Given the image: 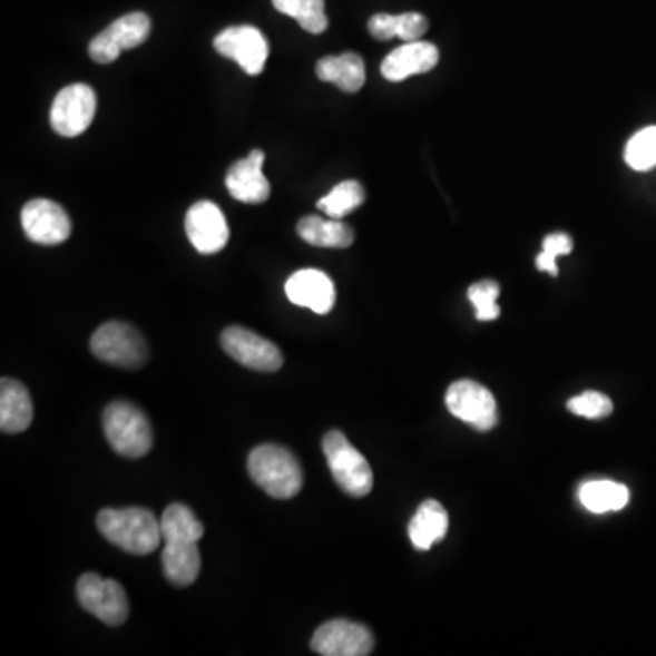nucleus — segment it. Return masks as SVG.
Segmentation results:
<instances>
[{
  "mask_svg": "<svg viewBox=\"0 0 656 656\" xmlns=\"http://www.w3.org/2000/svg\"><path fill=\"white\" fill-rule=\"evenodd\" d=\"M246 467L254 483H257L268 497L291 500L300 495L303 471L297 458L285 447L274 443L256 447L251 452Z\"/></svg>",
  "mask_w": 656,
  "mask_h": 656,
  "instance_id": "nucleus-2",
  "label": "nucleus"
},
{
  "mask_svg": "<svg viewBox=\"0 0 656 656\" xmlns=\"http://www.w3.org/2000/svg\"><path fill=\"white\" fill-rule=\"evenodd\" d=\"M77 600L86 611L108 626L125 624L130 613L125 587L119 581L100 578L96 572H86L79 578Z\"/></svg>",
  "mask_w": 656,
  "mask_h": 656,
  "instance_id": "nucleus-6",
  "label": "nucleus"
},
{
  "mask_svg": "<svg viewBox=\"0 0 656 656\" xmlns=\"http://www.w3.org/2000/svg\"><path fill=\"white\" fill-rule=\"evenodd\" d=\"M581 506L587 511L604 515V512L620 511L629 501V491L626 486L609 480L587 481L580 487Z\"/></svg>",
  "mask_w": 656,
  "mask_h": 656,
  "instance_id": "nucleus-24",
  "label": "nucleus"
},
{
  "mask_svg": "<svg viewBox=\"0 0 656 656\" xmlns=\"http://www.w3.org/2000/svg\"><path fill=\"white\" fill-rule=\"evenodd\" d=\"M102 429L111 449L123 458L137 460L146 457L154 446L150 421L130 401H114L106 407Z\"/></svg>",
  "mask_w": 656,
  "mask_h": 656,
  "instance_id": "nucleus-3",
  "label": "nucleus"
},
{
  "mask_svg": "<svg viewBox=\"0 0 656 656\" xmlns=\"http://www.w3.org/2000/svg\"><path fill=\"white\" fill-rule=\"evenodd\" d=\"M96 111L97 96L90 86H66L51 105L50 125L60 137H77L90 128Z\"/></svg>",
  "mask_w": 656,
  "mask_h": 656,
  "instance_id": "nucleus-7",
  "label": "nucleus"
},
{
  "mask_svg": "<svg viewBox=\"0 0 656 656\" xmlns=\"http://www.w3.org/2000/svg\"><path fill=\"white\" fill-rule=\"evenodd\" d=\"M427 30H429V20L421 13H401V16L378 13L369 20V31L378 40H391L398 37L403 42H414L425 36Z\"/></svg>",
  "mask_w": 656,
  "mask_h": 656,
  "instance_id": "nucleus-23",
  "label": "nucleus"
},
{
  "mask_svg": "<svg viewBox=\"0 0 656 656\" xmlns=\"http://www.w3.org/2000/svg\"><path fill=\"white\" fill-rule=\"evenodd\" d=\"M214 48L219 56L236 60L248 76H260L271 53L268 40L254 26L226 28L214 40Z\"/></svg>",
  "mask_w": 656,
  "mask_h": 656,
  "instance_id": "nucleus-11",
  "label": "nucleus"
},
{
  "mask_svg": "<svg viewBox=\"0 0 656 656\" xmlns=\"http://www.w3.org/2000/svg\"><path fill=\"white\" fill-rule=\"evenodd\" d=\"M283 16L292 17L309 33L320 36L329 28L325 0H272Z\"/></svg>",
  "mask_w": 656,
  "mask_h": 656,
  "instance_id": "nucleus-26",
  "label": "nucleus"
},
{
  "mask_svg": "<svg viewBox=\"0 0 656 656\" xmlns=\"http://www.w3.org/2000/svg\"><path fill=\"white\" fill-rule=\"evenodd\" d=\"M265 154L252 150L246 159L237 160L226 172L225 185L234 199L246 205H260L271 197V183L263 174Z\"/></svg>",
  "mask_w": 656,
  "mask_h": 656,
  "instance_id": "nucleus-16",
  "label": "nucleus"
},
{
  "mask_svg": "<svg viewBox=\"0 0 656 656\" xmlns=\"http://www.w3.org/2000/svg\"><path fill=\"white\" fill-rule=\"evenodd\" d=\"M627 165L633 170L647 172L656 166V126H649L631 137L626 146Z\"/></svg>",
  "mask_w": 656,
  "mask_h": 656,
  "instance_id": "nucleus-28",
  "label": "nucleus"
},
{
  "mask_svg": "<svg viewBox=\"0 0 656 656\" xmlns=\"http://www.w3.org/2000/svg\"><path fill=\"white\" fill-rule=\"evenodd\" d=\"M186 236L199 254L212 256L223 251L231 239V228L219 206L212 200H199L186 212Z\"/></svg>",
  "mask_w": 656,
  "mask_h": 656,
  "instance_id": "nucleus-14",
  "label": "nucleus"
},
{
  "mask_svg": "<svg viewBox=\"0 0 656 656\" xmlns=\"http://www.w3.org/2000/svg\"><path fill=\"white\" fill-rule=\"evenodd\" d=\"M97 527L106 540L137 557L156 551L163 540L160 521L143 507L102 509L97 517Z\"/></svg>",
  "mask_w": 656,
  "mask_h": 656,
  "instance_id": "nucleus-1",
  "label": "nucleus"
},
{
  "mask_svg": "<svg viewBox=\"0 0 656 656\" xmlns=\"http://www.w3.org/2000/svg\"><path fill=\"white\" fill-rule=\"evenodd\" d=\"M90 349L97 360L126 371H136L148 360L145 337L123 321H110L99 326L91 336Z\"/></svg>",
  "mask_w": 656,
  "mask_h": 656,
  "instance_id": "nucleus-5",
  "label": "nucleus"
},
{
  "mask_svg": "<svg viewBox=\"0 0 656 656\" xmlns=\"http://www.w3.org/2000/svg\"><path fill=\"white\" fill-rule=\"evenodd\" d=\"M449 529V517L440 501L427 500L409 523V538L420 551H429L434 544L443 540Z\"/></svg>",
  "mask_w": 656,
  "mask_h": 656,
  "instance_id": "nucleus-20",
  "label": "nucleus"
},
{
  "mask_svg": "<svg viewBox=\"0 0 656 656\" xmlns=\"http://www.w3.org/2000/svg\"><path fill=\"white\" fill-rule=\"evenodd\" d=\"M567 409L577 414V417L598 420V418L609 417L613 412V401L597 391H587L580 396H575L567 403Z\"/></svg>",
  "mask_w": 656,
  "mask_h": 656,
  "instance_id": "nucleus-30",
  "label": "nucleus"
},
{
  "mask_svg": "<svg viewBox=\"0 0 656 656\" xmlns=\"http://www.w3.org/2000/svg\"><path fill=\"white\" fill-rule=\"evenodd\" d=\"M160 561L166 580L176 587L192 586L199 577L200 552L197 541H165Z\"/></svg>",
  "mask_w": 656,
  "mask_h": 656,
  "instance_id": "nucleus-19",
  "label": "nucleus"
},
{
  "mask_svg": "<svg viewBox=\"0 0 656 656\" xmlns=\"http://www.w3.org/2000/svg\"><path fill=\"white\" fill-rule=\"evenodd\" d=\"M285 294L291 303L305 306L316 314H329L336 303V288L325 272L303 268L292 274L285 283Z\"/></svg>",
  "mask_w": 656,
  "mask_h": 656,
  "instance_id": "nucleus-15",
  "label": "nucleus"
},
{
  "mask_svg": "<svg viewBox=\"0 0 656 656\" xmlns=\"http://www.w3.org/2000/svg\"><path fill=\"white\" fill-rule=\"evenodd\" d=\"M446 403L452 417L466 421L478 431H491L498 423L497 400L489 389L477 381L452 383L447 391Z\"/></svg>",
  "mask_w": 656,
  "mask_h": 656,
  "instance_id": "nucleus-8",
  "label": "nucleus"
},
{
  "mask_svg": "<svg viewBox=\"0 0 656 656\" xmlns=\"http://www.w3.org/2000/svg\"><path fill=\"white\" fill-rule=\"evenodd\" d=\"M223 351L252 371L276 372L283 366V354L271 340L245 326H228L221 334Z\"/></svg>",
  "mask_w": 656,
  "mask_h": 656,
  "instance_id": "nucleus-9",
  "label": "nucleus"
},
{
  "mask_svg": "<svg viewBox=\"0 0 656 656\" xmlns=\"http://www.w3.org/2000/svg\"><path fill=\"white\" fill-rule=\"evenodd\" d=\"M500 285L497 281H480L469 288V300L477 309V317L480 321H495L500 317Z\"/></svg>",
  "mask_w": 656,
  "mask_h": 656,
  "instance_id": "nucleus-29",
  "label": "nucleus"
},
{
  "mask_svg": "<svg viewBox=\"0 0 656 656\" xmlns=\"http://www.w3.org/2000/svg\"><path fill=\"white\" fill-rule=\"evenodd\" d=\"M572 239L567 234H551L544 239V251L537 257L538 271L558 276L557 257L571 254Z\"/></svg>",
  "mask_w": 656,
  "mask_h": 656,
  "instance_id": "nucleus-31",
  "label": "nucleus"
},
{
  "mask_svg": "<svg viewBox=\"0 0 656 656\" xmlns=\"http://www.w3.org/2000/svg\"><path fill=\"white\" fill-rule=\"evenodd\" d=\"M438 60H440V51L431 42H423V40L405 42L391 51L381 62V76L391 82H401L409 77L434 70Z\"/></svg>",
  "mask_w": 656,
  "mask_h": 656,
  "instance_id": "nucleus-17",
  "label": "nucleus"
},
{
  "mask_svg": "<svg viewBox=\"0 0 656 656\" xmlns=\"http://www.w3.org/2000/svg\"><path fill=\"white\" fill-rule=\"evenodd\" d=\"M159 521L165 541H199L205 535V527L185 503L166 507Z\"/></svg>",
  "mask_w": 656,
  "mask_h": 656,
  "instance_id": "nucleus-25",
  "label": "nucleus"
},
{
  "mask_svg": "<svg viewBox=\"0 0 656 656\" xmlns=\"http://www.w3.org/2000/svg\"><path fill=\"white\" fill-rule=\"evenodd\" d=\"M316 74L323 82H332L346 94H356L365 85V62L358 53L323 57L316 65Z\"/></svg>",
  "mask_w": 656,
  "mask_h": 656,
  "instance_id": "nucleus-21",
  "label": "nucleus"
},
{
  "mask_svg": "<svg viewBox=\"0 0 656 656\" xmlns=\"http://www.w3.org/2000/svg\"><path fill=\"white\" fill-rule=\"evenodd\" d=\"M301 239L320 248H349L354 243V232L341 219H321L306 216L297 223Z\"/></svg>",
  "mask_w": 656,
  "mask_h": 656,
  "instance_id": "nucleus-22",
  "label": "nucleus"
},
{
  "mask_svg": "<svg viewBox=\"0 0 656 656\" xmlns=\"http://www.w3.org/2000/svg\"><path fill=\"white\" fill-rule=\"evenodd\" d=\"M33 421V401L20 381L2 378L0 381V429L6 434L28 431Z\"/></svg>",
  "mask_w": 656,
  "mask_h": 656,
  "instance_id": "nucleus-18",
  "label": "nucleus"
},
{
  "mask_svg": "<svg viewBox=\"0 0 656 656\" xmlns=\"http://www.w3.org/2000/svg\"><path fill=\"white\" fill-rule=\"evenodd\" d=\"M323 452L341 491L354 498L366 497L372 491L374 477L371 466L343 432H326Z\"/></svg>",
  "mask_w": 656,
  "mask_h": 656,
  "instance_id": "nucleus-4",
  "label": "nucleus"
},
{
  "mask_svg": "<svg viewBox=\"0 0 656 656\" xmlns=\"http://www.w3.org/2000/svg\"><path fill=\"white\" fill-rule=\"evenodd\" d=\"M20 223L28 239L37 245H60L71 234L70 217L56 200L33 199L26 203L20 212Z\"/></svg>",
  "mask_w": 656,
  "mask_h": 656,
  "instance_id": "nucleus-13",
  "label": "nucleus"
},
{
  "mask_svg": "<svg viewBox=\"0 0 656 656\" xmlns=\"http://www.w3.org/2000/svg\"><path fill=\"white\" fill-rule=\"evenodd\" d=\"M311 647L323 656H366L374 652V637L369 627L340 618L317 627Z\"/></svg>",
  "mask_w": 656,
  "mask_h": 656,
  "instance_id": "nucleus-12",
  "label": "nucleus"
},
{
  "mask_svg": "<svg viewBox=\"0 0 656 656\" xmlns=\"http://www.w3.org/2000/svg\"><path fill=\"white\" fill-rule=\"evenodd\" d=\"M365 200V190L358 180H343L334 186L325 197L317 200V208L332 219H343L356 212Z\"/></svg>",
  "mask_w": 656,
  "mask_h": 656,
  "instance_id": "nucleus-27",
  "label": "nucleus"
},
{
  "mask_svg": "<svg viewBox=\"0 0 656 656\" xmlns=\"http://www.w3.org/2000/svg\"><path fill=\"white\" fill-rule=\"evenodd\" d=\"M151 31V20L146 13H128L111 22L90 42V57L99 65H110L125 50L143 45Z\"/></svg>",
  "mask_w": 656,
  "mask_h": 656,
  "instance_id": "nucleus-10",
  "label": "nucleus"
}]
</instances>
